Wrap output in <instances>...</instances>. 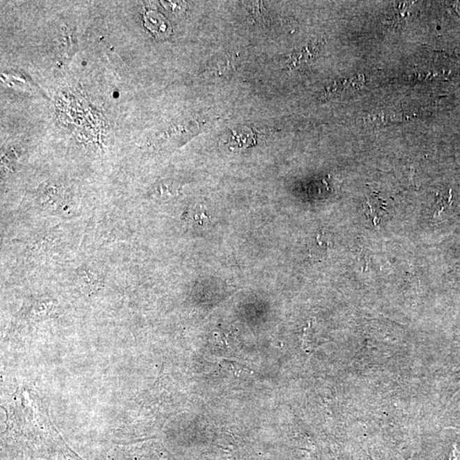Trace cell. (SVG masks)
I'll list each match as a JSON object with an SVG mask.
<instances>
[{
  "label": "cell",
  "mask_w": 460,
  "mask_h": 460,
  "mask_svg": "<svg viewBox=\"0 0 460 460\" xmlns=\"http://www.w3.org/2000/svg\"><path fill=\"white\" fill-rule=\"evenodd\" d=\"M364 82L363 76H355L353 78L335 80L331 84L325 87L321 99H329L342 95L346 91L355 90L360 87Z\"/></svg>",
  "instance_id": "cell-1"
},
{
  "label": "cell",
  "mask_w": 460,
  "mask_h": 460,
  "mask_svg": "<svg viewBox=\"0 0 460 460\" xmlns=\"http://www.w3.org/2000/svg\"><path fill=\"white\" fill-rule=\"evenodd\" d=\"M146 28L151 31L156 37L164 38L171 33V26L162 15L156 11H148L144 15Z\"/></svg>",
  "instance_id": "cell-2"
},
{
  "label": "cell",
  "mask_w": 460,
  "mask_h": 460,
  "mask_svg": "<svg viewBox=\"0 0 460 460\" xmlns=\"http://www.w3.org/2000/svg\"><path fill=\"white\" fill-rule=\"evenodd\" d=\"M317 45V44H316ZM307 46L305 49L299 52H295L286 60V67L295 68L301 66L302 63H307L309 60L314 59L317 52L316 45Z\"/></svg>",
  "instance_id": "cell-3"
},
{
  "label": "cell",
  "mask_w": 460,
  "mask_h": 460,
  "mask_svg": "<svg viewBox=\"0 0 460 460\" xmlns=\"http://www.w3.org/2000/svg\"><path fill=\"white\" fill-rule=\"evenodd\" d=\"M232 65L230 63L225 57H222V59H215L212 61V63L208 66V70L210 75H216V76H224L225 75H229L231 72Z\"/></svg>",
  "instance_id": "cell-4"
},
{
  "label": "cell",
  "mask_w": 460,
  "mask_h": 460,
  "mask_svg": "<svg viewBox=\"0 0 460 460\" xmlns=\"http://www.w3.org/2000/svg\"><path fill=\"white\" fill-rule=\"evenodd\" d=\"M401 120V118L397 117V114H379L373 115V116L367 117L366 122H369L371 124H386V123L396 122Z\"/></svg>",
  "instance_id": "cell-5"
},
{
  "label": "cell",
  "mask_w": 460,
  "mask_h": 460,
  "mask_svg": "<svg viewBox=\"0 0 460 460\" xmlns=\"http://www.w3.org/2000/svg\"><path fill=\"white\" fill-rule=\"evenodd\" d=\"M451 194H447V195H442V197H439L438 201H437V204H436V213H440V212H443V210L445 209V207H447L450 205L451 203Z\"/></svg>",
  "instance_id": "cell-6"
}]
</instances>
